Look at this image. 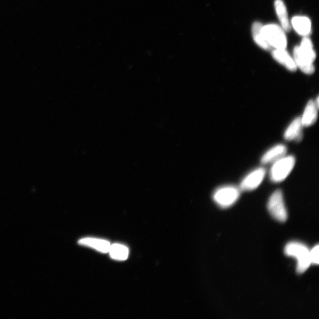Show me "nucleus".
<instances>
[{"instance_id":"2eb2a0df","label":"nucleus","mask_w":319,"mask_h":319,"mask_svg":"<svg viewBox=\"0 0 319 319\" xmlns=\"http://www.w3.org/2000/svg\"><path fill=\"white\" fill-rule=\"evenodd\" d=\"M263 25L259 22L254 23L252 32H253V38L256 43L261 48L265 50H269L271 47L267 42L266 39L262 32Z\"/></svg>"},{"instance_id":"f8f14e48","label":"nucleus","mask_w":319,"mask_h":319,"mask_svg":"<svg viewBox=\"0 0 319 319\" xmlns=\"http://www.w3.org/2000/svg\"><path fill=\"white\" fill-rule=\"evenodd\" d=\"M273 57L279 64L285 66L287 69L294 72L296 70L297 66L294 59L285 49H275L273 51Z\"/></svg>"},{"instance_id":"ddd939ff","label":"nucleus","mask_w":319,"mask_h":319,"mask_svg":"<svg viewBox=\"0 0 319 319\" xmlns=\"http://www.w3.org/2000/svg\"><path fill=\"white\" fill-rule=\"evenodd\" d=\"M291 24L298 34L306 36L311 32L312 25L309 18L302 16L294 17L291 21Z\"/></svg>"},{"instance_id":"f257e3e1","label":"nucleus","mask_w":319,"mask_h":319,"mask_svg":"<svg viewBox=\"0 0 319 319\" xmlns=\"http://www.w3.org/2000/svg\"><path fill=\"white\" fill-rule=\"evenodd\" d=\"M285 253L289 257L296 258L297 271L299 274L304 273L312 265L310 250L305 244L298 242H291L286 246Z\"/></svg>"},{"instance_id":"f3484780","label":"nucleus","mask_w":319,"mask_h":319,"mask_svg":"<svg viewBox=\"0 0 319 319\" xmlns=\"http://www.w3.org/2000/svg\"><path fill=\"white\" fill-rule=\"evenodd\" d=\"M300 49L302 53L310 59L311 61L314 62L316 59V53H315L312 42L310 39L305 37L303 39L300 46Z\"/></svg>"},{"instance_id":"9b49d317","label":"nucleus","mask_w":319,"mask_h":319,"mask_svg":"<svg viewBox=\"0 0 319 319\" xmlns=\"http://www.w3.org/2000/svg\"><path fill=\"white\" fill-rule=\"evenodd\" d=\"M79 244L83 246L92 248L102 253H108L111 243L106 240L93 238H83L79 241Z\"/></svg>"},{"instance_id":"1a4fd4ad","label":"nucleus","mask_w":319,"mask_h":319,"mask_svg":"<svg viewBox=\"0 0 319 319\" xmlns=\"http://www.w3.org/2000/svg\"><path fill=\"white\" fill-rule=\"evenodd\" d=\"M302 127L301 117L295 118L286 129L284 137L287 141H301L302 138Z\"/></svg>"},{"instance_id":"0eeeda50","label":"nucleus","mask_w":319,"mask_h":319,"mask_svg":"<svg viewBox=\"0 0 319 319\" xmlns=\"http://www.w3.org/2000/svg\"><path fill=\"white\" fill-rule=\"evenodd\" d=\"M293 54L295 65L302 70V72L306 74H312L314 72L313 62L302 53L300 47H294Z\"/></svg>"},{"instance_id":"4468645a","label":"nucleus","mask_w":319,"mask_h":319,"mask_svg":"<svg viewBox=\"0 0 319 319\" xmlns=\"http://www.w3.org/2000/svg\"><path fill=\"white\" fill-rule=\"evenodd\" d=\"M275 9L284 30L289 31L291 29L290 24L288 17V14L285 5L282 0H275Z\"/></svg>"},{"instance_id":"a211bd4d","label":"nucleus","mask_w":319,"mask_h":319,"mask_svg":"<svg viewBox=\"0 0 319 319\" xmlns=\"http://www.w3.org/2000/svg\"><path fill=\"white\" fill-rule=\"evenodd\" d=\"M319 247L316 245L310 250L311 262L315 265H318L319 262Z\"/></svg>"},{"instance_id":"6e6552de","label":"nucleus","mask_w":319,"mask_h":319,"mask_svg":"<svg viewBox=\"0 0 319 319\" xmlns=\"http://www.w3.org/2000/svg\"><path fill=\"white\" fill-rule=\"evenodd\" d=\"M318 106L316 101L310 100L306 105L304 113L301 117L303 127H309L316 123Z\"/></svg>"},{"instance_id":"f03ea898","label":"nucleus","mask_w":319,"mask_h":319,"mask_svg":"<svg viewBox=\"0 0 319 319\" xmlns=\"http://www.w3.org/2000/svg\"><path fill=\"white\" fill-rule=\"evenodd\" d=\"M295 163V158L292 156H285L274 161L270 172L272 182L279 183L285 180L292 171Z\"/></svg>"},{"instance_id":"dca6fc26","label":"nucleus","mask_w":319,"mask_h":319,"mask_svg":"<svg viewBox=\"0 0 319 319\" xmlns=\"http://www.w3.org/2000/svg\"><path fill=\"white\" fill-rule=\"evenodd\" d=\"M108 253L112 259L124 261L128 257L129 250L125 246L114 243L110 246Z\"/></svg>"},{"instance_id":"9d476101","label":"nucleus","mask_w":319,"mask_h":319,"mask_svg":"<svg viewBox=\"0 0 319 319\" xmlns=\"http://www.w3.org/2000/svg\"><path fill=\"white\" fill-rule=\"evenodd\" d=\"M287 153V147L285 145L278 144L271 148L262 157L261 161L264 164L274 163V161L285 156Z\"/></svg>"},{"instance_id":"7ed1b4c3","label":"nucleus","mask_w":319,"mask_h":319,"mask_svg":"<svg viewBox=\"0 0 319 319\" xmlns=\"http://www.w3.org/2000/svg\"><path fill=\"white\" fill-rule=\"evenodd\" d=\"M240 196V189L233 186L219 187L213 195V198L218 206L227 208L233 205Z\"/></svg>"},{"instance_id":"423d86ee","label":"nucleus","mask_w":319,"mask_h":319,"mask_svg":"<svg viewBox=\"0 0 319 319\" xmlns=\"http://www.w3.org/2000/svg\"><path fill=\"white\" fill-rule=\"evenodd\" d=\"M266 169L259 167L252 171L245 177L240 184L239 189L243 191H251L257 189L266 176Z\"/></svg>"},{"instance_id":"39448f33","label":"nucleus","mask_w":319,"mask_h":319,"mask_svg":"<svg viewBox=\"0 0 319 319\" xmlns=\"http://www.w3.org/2000/svg\"><path fill=\"white\" fill-rule=\"evenodd\" d=\"M268 210L270 214L279 222H284L287 219V212L281 191H275L268 203Z\"/></svg>"},{"instance_id":"20e7f679","label":"nucleus","mask_w":319,"mask_h":319,"mask_svg":"<svg viewBox=\"0 0 319 319\" xmlns=\"http://www.w3.org/2000/svg\"><path fill=\"white\" fill-rule=\"evenodd\" d=\"M262 32L271 47H274L276 49L286 48L287 38L282 27L273 24L263 26Z\"/></svg>"}]
</instances>
